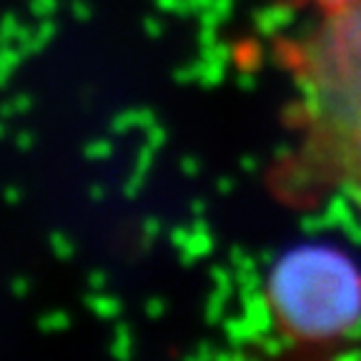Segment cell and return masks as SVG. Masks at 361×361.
Masks as SVG:
<instances>
[{
    "label": "cell",
    "mask_w": 361,
    "mask_h": 361,
    "mask_svg": "<svg viewBox=\"0 0 361 361\" xmlns=\"http://www.w3.org/2000/svg\"><path fill=\"white\" fill-rule=\"evenodd\" d=\"M291 146L274 176L286 201L341 196L361 211V0L281 43Z\"/></svg>",
    "instance_id": "1"
},
{
    "label": "cell",
    "mask_w": 361,
    "mask_h": 361,
    "mask_svg": "<svg viewBox=\"0 0 361 361\" xmlns=\"http://www.w3.org/2000/svg\"><path fill=\"white\" fill-rule=\"evenodd\" d=\"M304 3L319 8L322 13H329V11H338V8L349 6V3H354V0H304Z\"/></svg>",
    "instance_id": "3"
},
{
    "label": "cell",
    "mask_w": 361,
    "mask_h": 361,
    "mask_svg": "<svg viewBox=\"0 0 361 361\" xmlns=\"http://www.w3.org/2000/svg\"><path fill=\"white\" fill-rule=\"evenodd\" d=\"M266 306L274 326L293 344L341 341L361 324V269L338 248L301 246L274 266Z\"/></svg>",
    "instance_id": "2"
}]
</instances>
